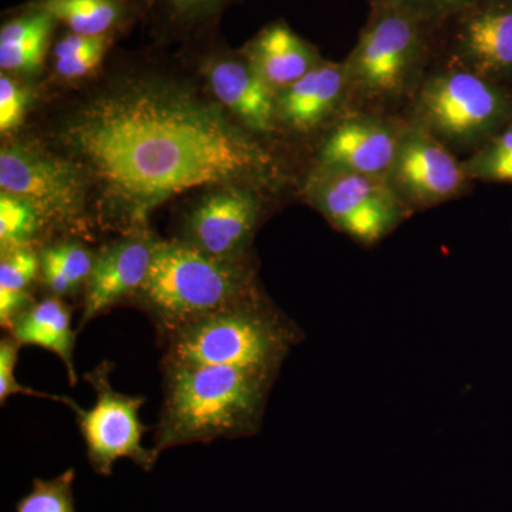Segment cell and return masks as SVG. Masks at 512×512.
Listing matches in <instances>:
<instances>
[{"label":"cell","mask_w":512,"mask_h":512,"mask_svg":"<svg viewBox=\"0 0 512 512\" xmlns=\"http://www.w3.org/2000/svg\"><path fill=\"white\" fill-rule=\"evenodd\" d=\"M60 138L100 192L107 220L127 234L192 188L262 191L282 180L281 163L254 133L165 83H130L97 97L67 121Z\"/></svg>","instance_id":"obj_1"},{"label":"cell","mask_w":512,"mask_h":512,"mask_svg":"<svg viewBox=\"0 0 512 512\" xmlns=\"http://www.w3.org/2000/svg\"><path fill=\"white\" fill-rule=\"evenodd\" d=\"M158 453L185 444L254 436L276 377L217 365L164 363Z\"/></svg>","instance_id":"obj_2"},{"label":"cell","mask_w":512,"mask_h":512,"mask_svg":"<svg viewBox=\"0 0 512 512\" xmlns=\"http://www.w3.org/2000/svg\"><path fill=\"white\" fill-rule=\"evenodd\" d=\"M372 12L346 57L348 111L379 113L412 101L424 76L439 30L389 0H372Z\"/></svg>","instance_id":"obj_3"},{"label":"cell","mask_w":512,"mask_h":512,"mask_svg":"<svg viewBox=\"0 0 512 512\" xmlns=\"http://www.w3.org/2000/svg\"><path fill=\"white\" fill-rule=\"evenodd\" d=\"M261 295L244 261H222L183 241H158L146 281L131 301L164 338L195 320Z\"/></svg>","instance_id":"obj_4"},{"label":"cell","mask_w":512,"mask_h":512,"mask_svg":"<svg viewBox=\"0 0 512 512\" xmlns=\"http://www.w3.org/2000/svg\"><path fill=\"white\" fill-rule=\"evenodd\" d=\"M299 339L291 320L258 295L175 330L164 338L163 362L238 367L276 377Z\"/></svg>","instance_id":"obj_5"},{"label":"cell","mask_w":512,"mask_h":512,"mask_svg":"<svg viewBox=\"0 0 512 512\" xmlns=\"http://www.w3.org/2000/svg\"><path fill=\"white\" fill-rule=\"evenodd\" d=\"M412 116L451 151L473 154L512 121V93L461 64L447 62L424 76Z\"/></svg>","instance_id":"obj_6"},{"label":"cell","mask_w":512,"mask_h":512,"mask_svg":"<svg viewBox=\"0 0 512 512\" xmlns=\"http://www.w3.org/2000/svg\"><path fill=\"white\" fill-rule=\"evenodd\" d=\"M111 362H100L84 380L93 387L96 402L90 409H83L72 397L64 396L66 404L76 416L77 427L86 444V456L90 467L99 476L110 477L116 461H133L141 470L156 467L160 453L156 448L143 446L144 434L150 427L144 426L140 410L147 402L144 396H131L114 390L111 384Z\"/></svg>","instance_id":"obj_7"},{"label":"cell","mask_w":512,"mask_h":512,"mask_svg":"<svg viewBox=\"0 0 512 512\" xmlns=\"http://www.w3.org/2000/svg\"><path fill=\"white\" fill-rule=\"evenodd\" d=\"M89 187V178L73 160H63L25 144L2 148V192L29 201L46 225L80 227L86 215Z\"/></svg>","instance_id":"obj_8"},{"label":"cell","mask_w":512,"mask_h":512,"mask_svg":"<svg viewBox=\"0 0 512 512\" xmlns=\"http://www.w3.org/2000/svg\"><path fill=\"white\" fill-rule=\"evenodd\" d=\"M306 192L333 227L367 247L392 234L412 214L382 178L316 168Z\"/></svg>","instance_id":"obj_9"},{"label":"cell","mask_w":512,"mask_h":512,"mask_svg":"<svg viewBox=\"0 0 512 512\" xmlns=\"http://www.w3.org/2000/svg\"><path fill=\"white\" fill-rule=\"evenodd\" d=\"M386 181L412 212L456 200L473 183L454 151L410 119Z\"/></svg>","instance_id":"obj_10"},{"label":"cell","mask_w":512,"mask_h":512,"mask_svg":"<svg viewBox=\"0 0 512 512\" xmlns=\"http://www.w3.org/2000/svg\"><path fill=\"white\" fill-rule=\"evenodd\" d=\"M444 28L448 60L493 82L512 83V0H476Z\"/></svg>","instance_id":"obj_11"},{"label":"cell","mask_w":512,"mask_h":512,"mask_svg":"<svg viewBox=\"0 0 512 512\" xmlns=\"http://www.w3.org/2000/svg\"><path fill=\"white\" fill-rule=\"evenodd\" d=\"M259 191L222 187L207 195L185 224V244L222 261H244L262 215Z\"/></svg>","instance_id":"obj_12"},{"label":"cell","mask_w":512,"mask_h":512,"mask_svg":"<svg viewBox=\"0 0 512 512\" xmlns=\"http://www.w3.org/2000/svg\"><path fill=\"white\" fill-rule=\"evenodd\" d=\"M403 124L379 113L346 111L323 138L316 168L386 180Z\"/></svg>","instance_id":"obj_13"},{"label":"cell","mask_w":512,"mask_h":512,"mask_svg":"<svg viewBox=\"0 0 512 512\" xmlns=\"http://www.w3.org/2000/svg\"><path fill=\"white\" fill-rule=\"evenodd\" d=\"M157 242L141 229L101 249L84 286L79 332L93 319L136 296L146 281Z\"/></svg>","instance_id":"obj_14"},{"label":"cell","mask_w":512,"mask_h":512,"mask_svg":"<svg viewBox=\"0 0 512 512\" xmlns=\"http://www.w3.org/2000/svg\"><path fill=\"white\" fill-rule=\"evenodd\" d=\"M212 93L251 133H274L278 126L275 90L262 79L248 60L239 53H217L205 64Z\"/></svg>","instance_id":"obj_15"},{"label":"cell","mask_w":512,"mask_h":512,"mask_svg":"<svg viewBox=\"0 0 512 512\" xmlns=\"http://www.w3.org/2000/svg\"><path fill=\"white\" fill-rule=\"evenodd\" d=\"M278 123L311 133L348 111V82L343 62H322L276 96Z\"/></svg>","instance_id":"obj_16"},{"label":"cell","mask_w":512,"mask_h":512,"mask_svg":"<svg viewBox=\"0 0 512 512\" xmlns=\"http://www.w3.org/2000/svg\"><path fill=\"white\" fill-rule=\"evenodd\" d=\"M241 55L276 94L298 82L323 60L318 50L296 35L284 20L269 23L256 33Z\"/></svg>","instance_id":"obj_17"},{"label":"cell","mask_w":512,"mask_h":512,"mask_svg":"<svg viewBox=\"0 0 512 512\" xmlns=\"http://www.w3.org/2000/svg\"><path fill=\"white\" fill-rule=\"evenodd\" d=\"M8 332L22 348L36 346L55 353L66 369L70 384L76 386V330L72 326V309L64 299L47 296L33 303L15 319Z\"/></svg>","instance_id":"obj_18"},{"label":"cell","mask_w":512,"mask_h":512,"mask_svg":"<svg viewBox=\"0 0 512 512\" xmlns=\"http://www.w3.org/2000/svg\"><path fill=\"white\" fill-rule=\"evenodd\" d=\"M59 25L32 3L10 16L0 28V67L12 73H39Z\"/></svg>","instance_id":"obj_19"},{"label":"cell","mask_w":512,"mask_h":512,"mask_svg":"<svg viewBox=\"0 0 512 512\" xmlns=\"http://www.w3.org/2000/svg\"><path fill=\"white\" fill-rule=\"evenodd\" d=\"M70 32L83 36H109L127 25L133 3L127 0H32Z\"/></svg>","instance_id":"obj_20"},{"label":"cell","mask_w":512,"mask_h":512,"mask_svg":"<svg viewBox=\"0 0 512 512\" xmlns=\"http://www.w3.org/2000/svg\"><path fill=\"white\" fill-rule=\"evenodd\" d=\"M40 276V258L32 248L2 251L0 261V325L9 330L19 315L35 303L32 288Z\"/></svg>","instance_id":"obj_21"},{"label":"cell","mask_w":512,"mask_h":512,"mask_svg":"<svg viewBox=\"0 0 512 512\" xmlns=\"http://www.w3.org/2000/svg\"><path fill=\"white\" fill-rule=\"evenodd\" d=\"M463 164L471 181L512 184V121Z\"/></svg>","instance_id":"obj_22"},{"label":"cell","mask_w":512,"mask_h":512,"mask_svg":"<svg viewBox=\"0 0 512 512\" xmlns=\"http://www.w3.org/2000/svg\"><path fill=\"white\" fill-rule=\"evenodd\" d=\"M46 227L36 208L29 201L2 192L0 195V245L2 251L32 248L39 232Z\"/></svg>","instance_id":"obj_23"},{"label":"cell","mask_w":512,"mask_h":512,"mask_svg":"<svg viewBox=\"0 0 512 512\" xmlns=\"http://www.w3.org/2000/svg\"><path fill=\"white\" fill-rule=\"evenodd\" d=\"M74 480L76 470L73 468L52 480L35 478L32 491L16 504V512H76Z\"/></svg>","instance_id":"obj_24"},{"label":"cell","mask_w":512,"mask_h":512,"mask_svg":"<svg viewBox=\"0 0 512 512\" xmlns=\"http://www.w3.org/2000/svg\"><path fill=\"white\" fill-rule=\"evenodd\" d=\"M234 0H147L156 6L165 28L188 30L211 22Z\"/></svg>","instance_id":"obj_25"},{"label":"cell","mask_w":512,"mask_h":512,"mask_svg":"<svg viewBox=\"0 0 512 512\" xmlns=\"http://www.w3.org/2000/svg\"><path fill=\"white\" fill-rule=\"evenodd\" d=\"M40 256L59 266L79 291L89 281L93 271L94 259H96V256L89 249L74 241L57 242V244L49 245V247L43 249Z\"/></svg>","instance_id":"obj_26"},{"label":"cell","mask_w":512,"mask_h":512,"mask_svg":"<svg viewBox=\"0 0 512 512\" xmlns=\"http://www.w3.org/2000/svg\"><path fill=\"white\" fill-rule=\"evenodd\" d=\"M20 348L22 346L10 335L0 340V403H2V406L12 394H25V396L55 400V402L63 404L64 396L39 392V390L30 389L25 384L18 382L15 369L19 362Z\"/></svg>","instance_id":"obj_27"},{"label":"cell","mask_w":512,"mask_h":512,"mask_svg":"<svg viewBox=\"0 0 512 512\" xmlns=\"http://www.w3.org/2000/svg\"><path fill=\"white\" fill-rule=\"evenodd\" d=\"M114 37L100 36L93 40L92 45L84 47L79 52L55 57V69L64 79H79L89 76L103 62L104 56L113 45Z\"/></svg>","instance_id":"obj_28"},{"label":"cell","mask_w":512,"mask_h":512,"mask_svg":"<svg viewBox=\"0 0 512 512\" xmlns=\"http://www.w3.org/2000/svg\"><path fill=\"white\" fill-rule=\"evenodd\" d=\"M372 2V0H370ZM430 28L440 30L476 0H389Z\"/></svg>","instance_id":"obj_29"},{"label":"cell","mask_w":512,"mask_h":512,"mask_svg":"<svg viewBox=\"0 0 512 512\" xmlns=\"http://www.w3.org/2000/svg\"><path fill=\"white\" fill-rule=\"evenodd\" d=\"M28 92L8 76L0 77V131L3 134L15 130L22 124L26 114Z\"/></svg>","instance_id":"obj_30"},{"label":"cell","mask_w":512,"mask_h":512,"mask_svg":"<svg viewBox=\"0 0 512 512\" xmlns=\"http://www.w3.org/2000/svg\"><path fill=\"white\" fill-rule=\"evenodd\" d=\"M40 258V276H42L43 284H45L50 296H57V298H69V296L76 295L79 289L73 285V282L67 278L62 269L56 264H53L49 259Z\"/></svg>","instance_id":"obj_31"},{"label":"cell","mask_w":512,"mask_h":512,"mask_svg":"<svg viewBox=\"0 0 512 512\" xmlns=\"http://www.w3.org/2000/svg\"><path fill=\"white\" fill-rule=\"evenodd\" d=\"M127 2L133 3L134 5V2H136V0H127ZM144 2H147V0H144Z\"/></svg>","instance_id":"obj_32"}]
</instances>
